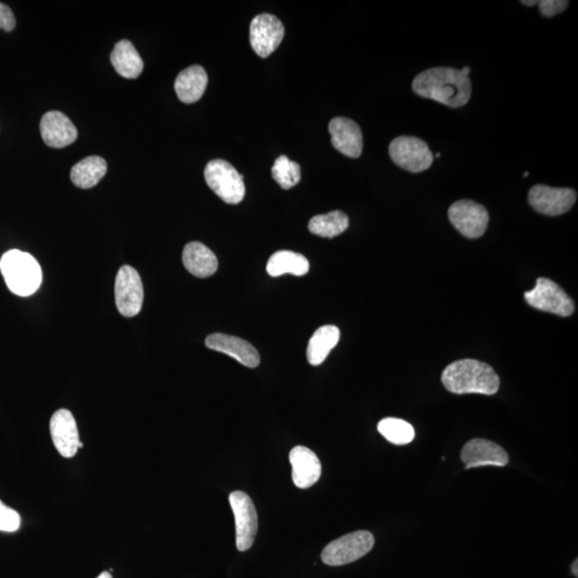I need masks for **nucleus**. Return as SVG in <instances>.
<instances>
[{"instance_id":"27","label":"nucleus","mask_w":578,"mask_h":578,"mask_svg":"<svg viewBox=\"0 0 578 578\" xmlns=\"http://www.w3.org/2000/svg\"><path fill=\"white\" fill-rule=\"evenodd\" d=\"M272 177L284 190L298 185L301 180V165L286 156L278 157L271 168Z\"/></svg>"},{"instance_id":"17","label":"nucleus","mask_w":578,"mask_h":578,"mask_svg":"<svg viewBox=\"0 0 578 578\" xmlns=\"http://www.w3.org/2000/svg\"><path fill=\"white\" fill-rule=\"evenodd\" d=\"M331 143L334 149L346 157L357 159L364 149V136L354 120L336 117L329 124Z\"/></svg>"},{"instance_id":"8","label":"nucleus","mask_w":578,"mask_h":578,"mask_svg":"<svg viewBox=\"0 0 578 578\" xmlns=\"http://www.w3.org/2000/svg\"><path fill=\"white\" fill-rule=\"evenodd\" d=\"M115 301L124 317H134L144 302L143 282L139 272L131 266L120 268L115 282Z\"/></svg>"},{"instance_id":"12","label":"nucleus","mask_w":578,"mask_h":578,"mask_svg":"<svg viewBox=\"0 0 578 578\" xmlns=\"http://www.w3.org/2000/svg\"><path fill=\"white\" fill-rule=\"evenodd\" d=\"M285 35L281 20L272 14H260L250 26L252 49L261 58L269 57L275 52Z\"/></svg>"},{"instance_id":"35","label":"nucleus","mask_w":578,"mask_h":578,"mask_svg":"<svg viewBox=\"0 0 578 578\" xmlns=\"http://www.w3.org/2000/svg\"><path fill=\"white\" fill-rule=\"evenodd\" d=\"M527 176H528V173L526 172L524 173V177L526 178Z\"/></svg>"},{"instance_id":"16","label":"nucleus","mask_w":578,"mask_h":578,"mask_svg":"<svg viewBox=\"0 0 578 578\" xmlns=\"http://www.w3.org/2000/svg\"><path fill=\"white\" fill-rule=\"evenodd\" d=\"M40 131L44 143L52 149H65L77 139L76 125L58 110H51L42 117Z\"/></svg>"},{"instance_id":"30","label":"nucleus","mask_w":578,"mask_h":578,"mask_svg":"<svg viewBox=\"0 0 578 578\" xmlns=\"http://www.w3.org/2000/svg\"><path fill=\"white\" fill-rule=\"evenodd\" d=\"M17 26V20H15L12 10L7 4L0 3V29H4L10 33Z\"/></svg>"},{"instance_id":"14","label":"nucleus","mask_w":578,"mask_h":578,"mask_svg":"<svg viewBox=\"0 0 578 578\" xmlns=\"http://www.w3.org/2000/svg\"><path fill=\"white\" fill-rule=\"evenodd\" d=\"M205 343L209 349L228 355L250 369L261 364V356L255 347L237 336L214 333L209 335Z\"/></svg>"},{"instance_id":"31","label":"nucleus","mask_w":578,"mask_h":578,"mask_svg":"<svg viewBox=\"0 0 578 578\" xmlns=\"http://www.w3.org/2000/svg\"><path fill=\"white\" fill-rule=\"evenodd\" d=\"M572 572H573V574H574L576 577L578 576V562H577V559L574 562H573Z\"/></svg>"},{"instance_id":"32","label":"nucleus","mask_w":578,"mask_h":578,"mask_svg":"<svg viewBox=\"0 0 578 578\" xmlns=\"http://www.w3.org/2000/svg\"><path fill=\"white\" fill-rule=\"evenodd\" d=\"M461 72L462 73V75H464L465 76L469 77L470 73L471 72L470 67H464V68H462V70H461Z\"/></svg>"},{"instance_id":"15","label":"nucleus","mask_w":578,"mask_h":578,"mask_svg":"<svg viewBox=\"0 0 578 578\" xmlns=\"http://www.w3.org/2000/svg\"><path fill=\"white\" fill-rule=\"evenodd\" d=\"M462 461L465 469L482 466L504 467L508 465L509 456L501 446L486 439H472L462 450Z\"/></svg>"},{"instance_id":"5","label":"nucleus","mask_w":578,"mask_h":578,"mask_svg":"<svg viewBox=\"0 0 578 578\" xmlns=\"http://www.w3.org/2000/svg\"><path fill=\"white\" fill-rule=\"evenodd\" d=\"M374 543V535L365 530H359L336 539L325 546L322 553V560L324 564L330 566L349 565L369 554Z\"/></svg>"},{"instance_id":"34","label":"nucleus","mask_w":578,"mask_h":578,"mask_svg":"<svg viewBox=\"0 0 578 578\" xmlns=\"http://www.w3.org/2000/svg\"><path fill=\"white\" fill-rule=\"evenodd\" d=\"M522 4H525V6L533 7L534 4H539V2H526V0H524Z\"/></svg>"},{"instance_id":"13","label":"nucleus","mask_w":578,"mask_h":578,"mask_svg":"<svg viewBox=\"0 0 578 578\" xmlns=\"http://www.w3.org/2000/svg\"><path fill=\"white\" fill-rule=\"evenodd\" d=\"M50 430L55 448L66 459L76 456L77 450L83 448L76 419L68 409H60L52 414Z\"/></svg>"},{"instance_id":"22","label":"nucleus","mask_w":578,"mask_h":578,"mask_svg":"<svg viewBox=\"0 0 578 578\" xmlns=\"http://www.w3.org/2000/svg\"><path fill=\"white\" fill-rule=\"evenodd\" d=\"M340 335L339 328L333 325H324L315 331L307 349L309 364L315 366L322 365L330 351L338 345Z\"/></svg>"},{"instance_id":"9","label":"nucleus","mask_w":578,"mask_h":578,"mask_svg":"<svg viewBox=\"0 0 578 578\" xmlns=\"http://www.w3.org/2000/svg\"><path fill=\"white\" fill-rule=\"evenodd\" d=\"M229 503L235 517L236 546L240 551L249 550L259 529L254 503L249 495L238 491L230 494Z\"/></svg>"},{"instance_id":"25","label":"nucleus","mask_w":578,"mask_h":578,"mask_svg":"<svg viewBox=\"0 0 578 578\" xmlns=\"http://www.w3.org/2000/svg\"><path fill=\"white\" fill-rule=\"evenodd\" d=\"M349 219L344 213L335 210L327 214L315 215L309 221V229L313 235L324 238H334L349 229Z\"/></svg>"},{"instance_id":"10","label":"nucleus","mask_w":578,"mask_h":578,"mask_svg":"<svg viewBox=\"0 0 578 578\" xmlns=\"http://www.w3.org/2000/svg\"><path fill=\"white\" fill-rule=\"evenodd\" d=\"M448 215L452 225L470 239L482 237L490 222L486 208L470 199L455 202L449 208Z\"/></svg>"},{"instance_id":"7","label":"nucleus","mask_w":578,"mask_h":578,"mask_svg":"<svg viewBox=\"0 0 578 578\" xmlns=\"http://www.w3.org/2000/svg\"><path fill=\"white\" fill-rule=\"evenodd\" d=\"M389 154L396 165L411 173H421L433 165L434 156L424 140L414 136H398L391 141Z\"/></svg>"},{"instance_id":"20","label":"nucleus","mask_w":578,"mask_h":578,"mask_svg":"<svg viewBox=\"0 0 578 578\" xmlns=\"http://www.w3.org/2000/svg\"><path fill=\"white\" fill-rule=\"evenodd\" d=\"M208 76L201 66L189 67L178 75L175 91L181 102L191 104L197 102L206 91Z\"/></svg>"},{"instance_id":"24","label":"nucleus","mask_w":578,"mask_h":578,"mask_svg":"<svg viewBox=\"0 0 578 578\" xmlns=\"http://www.w3.org/2000/svg\"><path fill=\"white\" fill-rule=\"evenodd\" d=\"M309 269V261L301 254L292 251H278L272 254L267 264L268 275L280 277L283 275L302 277Z\"/></svg>"},{"instance_id":"19","label":"nucleus","mask_w":578,"mask_h":578,"mask_svg":"<svg viewBox=\"0 0 578 578\" xmlns=\"http://www.w3.org/2000/svg\"><path fill=\"white\" fill-rule=\"evenodd\" d=\"M183 266L197 277H209L218 270L219 261L213 252L201 243H190L182 253Z\"/></svg>"},{"instance_id":"2","label":"nucleus","mask_w":578,"mask_h":578,"mask_svg":"<svg viewBox=\"0 0 578 578\" xmlns=\"http://www.w3.org/2000/svg\"><path fill=\"white\" fill-rule=\"evenodd\" d=\"M446 390L454 394H485L494 396L501 381L491 365L479 360L464 359L446 366L441 375Z\"/></svg>"},{"instance_id":"3","label":"nucleus","mask_w":578,"mask_h":578,"mask_svg":"<svg viewBox=\"0 0 578 578\" xmlns=\"http://www.w3.org/2000/svg\"><path fill=\"white\" fill-rule=\"evenodd\" d=\"M2 270L7 285L15 295L28 297L41 285L42 271L39 262L25 252L12 250L0 260Z\"/></svg>"},{"instance_id":"1","label":"nucleus","mask_w":578,"mask_h":578,"mask_svg":"<svg viewBox=\"0 0 578 578\" xmlns=\"http://www.w3.org/2000/svg\"><path fill=\"white\" fill-rule=\"evenodd\" d=\"M471 81L454 68H432L425 70L413 83L420 97L432 99L449 108H462L471 97Z\"/></svg>"},{"instance_id":"18","label":"nucleus","mask_w":578,"mask_h":578,"mask_svg":"<svg viewBox=\"0 0 578 578\" xmlns=\"http://www.w3.org/2000/svg\"><path fill=\"white\" fill-rule=\"evenodd\" d=\"M293 485L306 490L317 483L322 475V464L317 454L307 446H295L289 454Z\"/></svg>"},{"instance_id":"26","label":"nucleus","mask_w":578,"mask_h":578,"mask_svg":"<svg viewBox=\"0 0 578 578\" xmlns=\"http://www.w3.org/2000/svg\"><path fill=\"white\" fill-rule=\"evenodd\" d=\"M378 432L385 438L389 443L397 446L411 444L414 438V429L412 424L397 418H385L378 423Z\"/></svg>"},{"instance_id":"28","label":"nucleus","mask_w":578,"mask_h":578,"mask_svg":"<svg viewBox=\"0 0 578 578\" xmlns=\"http://www.w3.org/2000/svg\"><path fill=\"white\" fill-rule=\"evenodd\" d=\"M20 517L15 510L0 501V532L14 533L20 527Z\"/></svg>"},{"instance_id":"6","label":"nucleus","mask_w":578,"mask_h":578,"mask_svg":"<svg viewBox=\"0 0 578 578\" xmlns=\"http://www.w3.org/2000/svg\"><path fill=\"white\" fill-rule=\"evenodd\" d=\"M525 301L539 311L553 313L562 317H571L575 311L574 301L558 284L550 278L540 277L532 291L524 293Z\"/></svg>"},{"instance_id":"33","label":"nucleus","mask_w":578,"mask_h":578,"mask_svg":"<svg viewBox=\"0 0 578 578\" xmlns=\"http://www.w3.org/2000/svg\"><path fill=\"white\" fill-rule=\"evenodd\" d=\"M97 578H113V576L110 574V572L105 571L102 572L101 574H100Z\"/></svg>"},{"instance_id":"23","label":"nucleus","mask_w":578,"mask_h":578,"mask_svg":"<svg viewBox=\"0 0 578 578\" xmlns=\"http://www.w3.org/2000/svg\"><path fill=\"white\" fill-rule=\"evenodd\" d=\"M107 172L108 163L103 157H88L72 167L71 181L77 188L91 189L98 185Z\"/></svg>"},{"instance_id":"21","label":"nucleus","mask_w":578,"mask_h":578,"mask_svg":"<svg viewBox=\"0 0 578 578\" xmlns=\"http://www.w3.org/2000/svg\"><path fill=\"white\" fill-rule=\"evenodd\" d=\"M110 62L116 72L129 80L138 78L144 70V61L134 45L128 40L119 41L115 45Z\"/></svg>"},{"instance_id":"4","label":"nucleus","mask_w":578,"mask_h":578,"mask_svg":"<svg viewBox=\"0 0 578 578\" xmlns=\"http://www.w3.org/2000/svg\"><path fill=\"white\" fill-rule=\"evenodd\" d=\"M204 175L208 187L223 202L236 205L245 198L244 176L230 163L221 159L210 161Z\"/></svg>"},{"instance_id":"29","label":"nucleus","mask_w":578,"mask_h":578,"mask_svg":"<svg viewBox=\"0 0 578 578\" xmlns=\"http://www.w3.org/2000/svg\"><path fill=\"white\" fill-rule=\"evenodd\" d=\"M569 2L565 0H541L539 2L540 12L546 18L555 17L556 14L564 12L569 6Z\"/></svg>"},{"instance_id":"11","label":"nucleus","mask_w":578,"mask_h":578,"mask_svg":"<svg viewBox=\"0 0 578 578\" xmlns=\"http://www.w3.org/2000/svg\"><path fill=\"white\" fill-rule=\"evenodd\" d=\"M529 204L538 213L556 217L574 206L577 194L573 189L537 185L530 189Z\"/></svg>"},{"instance_id":"36","label":"nucleus","mask_w":578,"mask_h":578,"mask_svg":"<svg viewBox=\"0 0 578 578\" xmlns=\"http://www.w3.org/2000/svg\"><path fill=\"white\" fill-rule=\"evenodd\" d=\"M436 157H441V155H440V154H438V155H436Z\"/></svg>"}]
</instances>
